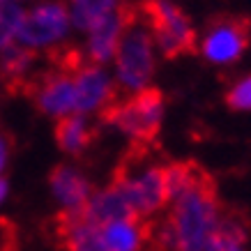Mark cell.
Wrapping results in <instances>:
<instances>
[{"label":"cell","mask_w":251,"mask_h":251,"mask_svg":"<svg viewBox=\"0 0 251 251\" xmlns=\"http://www.w3.org/2000/svg\"><path fill=\"white\" fill-rule=\"evenodd\" d=\"M9 152H12V148H9V138L0 131V175L5 173V168H7Z\"/></svg>","instance_id":"cell-22"},{"label":"cell","mask_w":251,"mask_h":251,"mask_svg":"<svg viewBox=\"0 0 251 251\" xmlns=\"http://www.w3.org/2000/svg\"><path fill=\"white\" fill-rule=\"evenodd\" d=\"M164 113V97L157 88L138 90L134 97L115 101L104 111V120L131 136L136 143H150L157 138Z\"/></svg>","instance_id":"cell-3"},{"label":"cell","mask_w":251,"mask_h":251,"mask_svg":"<svg viewBox=\"0 0 251 251\" xmlns=\"http://www.w3.org/2000/svg\"><path fill=\"white\" fill-rule=\"evenodd\" d=\"M51 194L62 207V214L83 212L92 196V187L85 175L74 166H58L51 173Z\"/></svg>","instance_id":"cell-11"},{"label":"cell","mask_w":251,"mask_h":251,"mask_svg":"<svg viewBox=\"0 0 251 251\" xmlns=\"http://www.w3.org/2000/svg\"><path fill=\"white\" fill-rule=\"evenodd\" d=\"M25 7L21 2H0V51L19 44Z\"/></svg>","instance_id":"cell-19"},{"label":"cell","mask_w":251,"mask_h":251,"mask_svg":"<svg viewBox=\"0 0 251 251\" xmlns=\"http://www.w3.org/2000/svg\"><path fill=\"white\" fill-rule=\"evenodd\" d=\"M35 104L44 115L62 120L67 115H76V90L72 69H62L46 74L35 85Z\"/></svg>","instance_id":"cell-8"},{"label":"cell","mask_w":251,"mask_h":251,"mask_svg":"<svg viewBox=\"0 0 251 251\" xmlns=\"http://www.w3.org/2000/svg\"><path fill=\"white\" fill-rule=\"evenodd\" d=\"M101 235L111 251H141L150 237V226L143 219L111 221L101 226Z\"/></svg>","instance_id":"cell-14"},{"label":"cell","mask_w":251,"mask_h":251,"mask_svg":"<svg viewBox=\"0 0 251 251\" xmlns=\"http://www.w3.org/2000/svg\"><path fill=\"white\" fill-rule=\"evenodd\" d=\"M226 104L235 111H251V76L235 83L226 95Z\"/></svg>","instance_id":"cell-21"},{"label":"cell","mask_w":251,"mask_h":251,"mask_svg":"<svg viewBox=\"0 0 251 251\" xmlns=\"http://www.w3.org/2000/svg\"><path fill=\"white\" fill-rule=\"evenodd\" d=\"M67 5L60 0H42L25 9L23 25L19 32V46L28 49L30 53L51 51L67 39L72 30Z\"/></svg>","instance_id":"cell-4"},{"label":"cell","mask_w":251,"mask_h":251,"mask_svg":"<svg viewBox=\"0 0 251 251\" xmlns=\"http://www.w3.org/2000/svg\"><path fill=\"white\" fill-rule=\"evenodd\" d=\"M249 44V23L242 19H221L212 23L203 37L201 51L212 62L237 60Z\"/></svg>","instance_id":"cell-9"},{"label":"cell","mask_w":251,"mask_h":251,"mask_svg":"<svg viewBox=\"0 0 251 251\" xmlns=\"http://www.w3.org/2000/svg\"><path fill=\"white\" fill-rule=\"evenodd\" d=\"M0 83H2V78H0Z\"/></svg>","instance_id":"cell-26"},{"label":"cell","mask_w":251,"mask_h":251,"mask_svg":"<svg viewBox=\"0 0 251 251\" xmlns=\"http://www.w3.org/2000/svg\"><path fill=\"white\" fill-rule=\"evenodd\" d=\"M129 19H131V12L122 7L85 32L88 35V39H85V58H88L90 65H99L101 67V65L113 60L115 53H118V46H120L122 32L127 28Z\"/></svg>","instance_id":"cell-10"},{"label":"cell","mask_w":251,"mask_h":251,"mask_svg":"<svg viewBox=\"0 0 251 251\" xmlns=\"http://www.w3.org/2000/svg\"><path fill=\"white\" fill-rule=\"evenodd\" d=\"M115 81L125 90H145L154 74V39L150 28L131 14L115 53Z\"/></svg>","instance_id":"cell-2"},{"label":"cell","mask_w":251,"mask_h":251,"mask_svg":"<svg viewBox=\"0 0 251 251\" xmlns=\"http://www.w3.org/2000/svg\"><path fill=\"white\" fill-rule=\"evenodd\" d=\"M58 233H60L62 244L69 251H111L106 247V242H104L101 226L92 224L90 219H85L83 212L60 214Z\"/></svg>","instance_id":"cell-12"},{"label":"cell","mask_w":251,"mask_h":251,"mask_svg":"<svg viewBox=\"0 0 251 251\" xmlns=\"http://www.w3.org/2000/svg\"><path fill=\"white\" fill-rule=\"evenodd\" d=\"M32 60H35V53H30L28 49L14 44L0 51V78L2 81H12V83H19L28 76V72L32 67Z\"/></svg>","instance_id":"cell-18"},{"label":"cell","mask_w":251,"mask_h":251,"mask_svg":"<svg viewBox=\"0 0 251 251\" xmlns=\"http://www.w3.org/2000/svg\"><path fill=\"white\" fill-rule=\"evenodd\" d=\"M113 184L120 187L129 203L131 212L138 219L157 212L168 203V187H166V168L150 166L141 173H129L127 168L115 175Z\"/></svg>","instance_id":"cell-6"},{"label":"cell","mask_w":251,"mask_h":251,"mask_svg":"<svg viewBox=\"0 0 251 251\" xmlns=\"http://www.w3.org/2000/svg\"><path fill=\"white\" fill-rule=\"evenodd\" d=\"M74 90H76V115L104 113L111 104H115V83L111 74L99 65H74Z\"/></svg>","instance_id":"cell-7"},{"label":"cell","mask_w":251,"mask_h":251,"mask_svg":"<svg viewBox=\"0 0 251 251\" xmlns=\"http://www.w3.org/2000/svg\"><path fill=\"white\" fill-rule=\"evenodd\" d=\"M0 2H23V0H0Z\"/></svg>","instance_id":"cell-25"},{"label":"cell","mask_w":251,"mask_h":251,"mask_svg":"<svg viewBox=\"0 0 251 251\" xmlns=\"http://www.w3.org/2000/svg\"><path fill=\"white\" fill-rule=\"evenodd\" d=\"M196 164L194 161H184V164H173L166 168V187H168V201L177 198L187 187H189L191 177H194Z\"/></svg>","instance_id":"cell-20"},{"label":"cell","mask_w":251,"mask_h":251,"mask_svg":"<svg viewBox=\"0 0 251 251\" xmlns=\"http://www.w3.org/2000/svg\"><path fill=\"white\" fill-rule=\"evenodd\" d=\"M65 5H67L72 25L88 32L99 21L122 9V0H67Z\"/></svg>","instance_id":"cell-15"},{"label":"cell","mask_w":251,"mask_h":251,"mask_svg":"<svg viewBox=\"0 0 251 251\" xmlns=\"http://www.w3.org/2000/svg\"><path fill=\"white\" fill-rule=\"evenodd\" d=\"M9 242H12V230H9V226L5 221L0 219V251H7Z\"/></svg>","instance_id":"cell-23"},{"label":"cell","mask_w":251,"mask_h":251,"mask_svg":"<svg viewBox=\"0 0 251 251\" xmlns=\"http://www.w3.org/2000/svg\"><path fill=\"white\" fill-rule=\"evenodd\" d=\"M221 203L217 184L201 166H196L189 187L175 198L173 210L161 230L164 247L173 251H205L219 228Z\"/></svg>","instance_id":"cell-1"},{"label":"cell","mask_w":251,"mask_h":251,"mask_svg":"<svg viewBox=\"0 0 251 251\" xmlns=\"http://www.w3.org/2000/svg\"><path fill=\"white\" fill-rule=\"evenodd\" d=\"M7 198H9V182L2 177V175H0V205H2Z\"/></svg>","instance_id":"cell-24"},{"label":"cell","mask_w":251,"mask_h":251,"mask_svg":"<svg viewBox=\"0 0 251 251\" xmlns=\"http://www.w3.org/2000/svg\"><path fill=\"white\" fill-rule=\"evenodd\" d=\"M143 14L148 19V28L152 32L154 44L159 46V51L166 58H177L196 49V35L189 19L173 2L150 0L143 5Z\"/></svg>","instance_id":"cell-5"},{"label":"cell","mask_w":251,"mask_h":251,"mask_svg":"<svg viewBox=\"0 0 251 251\" xmlns=\"http://www.w3.org/2000/svg\"><path fill=\"white\" fill-rule=\"evenodd\" d=\"M83 214L85 219H90L97 226H106L111 221H122V219H138L136 214L131 212L129 203H127V198H125V194L120 191L118 184L92 191Z\"/></svg>","instance_id":"cell-13"},{"label":"cell","mask_w":251,"mask_h":251,"mask_svg":"<svg viewBox=\"0 0 251 251\" xmlns=\"http://www.w3.org/2000/svg\"><path fill=\"white\" fill-rule=\"evenodd\" d=\"M247 242V226L235 212L221 214L219 228L212 235L205 251H244Z\"/></svg>","instance_id":"cell-17"},{"label":"cell","mask_w":251,"mask_h":251,"mask_svg":"<svg viewBox=\"0 0 251 251\" xmlns=\"http://www.w3.org/2000/svg\"><path fill=\"white\" fill-rule=\"evenodd\" d=\"M55 141L60 145V150H65L67 154H78L90 145L92 129L83 115H67V118L58 120Z\"/></svg>","instance_id":"cell-16"}]
</instances>
